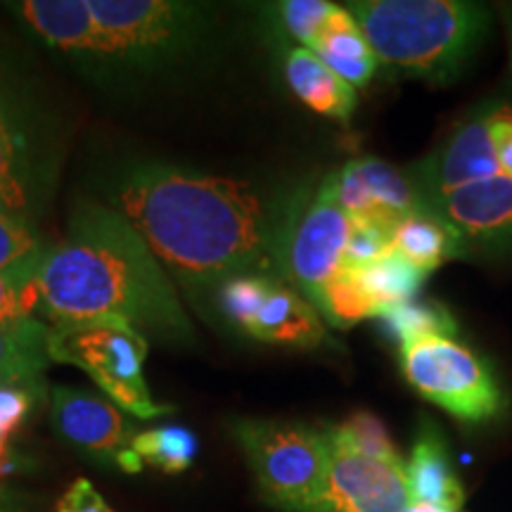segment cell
Instances as JSON below:
<instances>
[{"mask_svg": "<svg viewBox=\"0 0 512 512\" xmlns=\"http://www.w3.org/2000/svg\"><path fill=\"white\" fill-rule=\"evenodd\" d=\"M347 10L377 62L427 81H451L489 31V12L460 0H361Z\"/></svg>", "mask_w": 512, "mask_h": 512, "instance_id": "3957f363", "label": "cell"}, {"mask_svg": "<svg viewBox=\"0 0 512 512\" xmlns=\"http://www.w3.org/2000/svg\"><path fill=\"white\" fill-rule=\"evenodd\" d=\"M384 330L399 339V344L420 337H456L458 325L444 306L437 302H403L380 311Z\"/></svg>", "mask_w": 512, "mask_h": 512, "instance_id": "d4e9b609", "label": "cell"}, {"mask_svg": "<svg viewBox=\"0 0 512 512\" xmlns=\"http://www.w3.org/2000/svg\"><path fill=\"white\" fill-rule=\"evenodd\" d=\"M230 430L252 467L264 501L287 512H304L328 470V430L302 422L252 418L235 420Z\"/></svg>", "mask_w": 512, "mask_h": 512, "instance_id": "8992f818", "label": "cell"}, {"mask_svg": "<svg viewBox=\"0 0 512 512\" xmlns=\"http://www.w3.org/2000/svg\"><path fill=\"white\" fill-rule=\"evenodd\" d=\"M498 162H501L503 176H512V119L503 126L498 138Z\"/></svg>", "mask_w": 512, "mask_h": 512, "instance_id": "d6a6232c", "label": "cell"}, {"mask_svg": "<svg viewBox=\"0 0 512 512\" xmlns=\"http://www.w3.org/2000/svg\"><path fill=\"white\" fill-rule=\"evenodd\" d=\"M131 448L143 463H150L157 470L169 472V475H178V472H185L195 463L200 441L188 427L164 425L155 427V430L138 432L133 437Z\"/></svg>", "mask_w": 512, "mask_h": 512, "instance_id": "cb8c5ba5", "label": "cell"}, {"mask_svg": "<svg viewBox=\"0 0 512 512\" xmlns=\"http://www.w3.org/2000/svg\"><path fill=\"white\" fill-rule=\"evenodd\" d=\"M211 299L233 328L259 342L297 349L335 344L318 311L285 280L238 275L226 280Z\"/></svg>", "mask_w": 512, "mask_h": 512, "instance_id": "ba28073f", "label": "cell"}, {"mask_svg": "<svg viewBox=\"0 0 512 512\" xmlns=\"http://www.w3.org/2000/svg\"><path fill=\"white\" fill-rule=\"evenodd\" d=\"M354 233V221L337 200L335 176L316 183L309 202L294 223L285 254V280L311 306L323 287L342 271L344 256Z\"/></svg>", "mask_w": 512, "mask_h": 512, "instance_id": "9c48e42d", "label": "cell"}, {"mask_svg": "<svg viewBox=\"0 0 512 512\" xmlns=\"http://www.w3.org/2000/svg\"><path fill=\"white\" fill-rule=\"evenodd\" d=\"M57 512H117L88 479H76L57 501Z\"/></svg>", "mask_w": 512, "mask_h": 512, "instance_id": "1f68e13d", "label": "cell"}, {"mask_svg": "<svg viewBox=\"0 0 512 512\" xmlns=\"http://www.w3.org/2000/svg\"><path fill=\"white\" fill-rule=\"evenodd\" d=\"M401 370L415 392L453 418L477 425L503 411V389L491 368L456 337L403 342Z\"/></svg>", "mask_w": 512, "mask_h": 512, "instance_id": "52a82bcc", "label": "cell"}, {"mask_svg": "<svg viewBox=\"0 0 512 512\" xmlns=\"http://www.w3.org/2000/svg\"><path fill=\"white\" fill-rule=\"evenodd\" d=\"M100 36V62L164 67L200 43L207 12L176 0H88Z\"/></svg>", "mask_w": 512, "mask_h": 512, "instance_id": "5b68a950", "label": "cell"}, {"mask_svg": "<svg viewBox=\"0 0 512 512\" xmlns=\"http://www.w3.org/2000/svg\"><path fill=\"white\" fill-rule=\"evenodd\" d=\"M10 8L50 48L81 62H100L98 24L88 0H27Z\"/></svg>", "mask_w": 512, "mask_h": 512, "instance_id": "9a60e30c", "label": "cell"}, {"mask_svg": "<svg viewBox=\"0 0 512 512\" xmlns=\"http://www.w3.org/2000/svg\"><path fill=\"white\" fill-rule=\"evenodd\" d=\"M403 512H444V510H439V508H430V505H420V503H411L408 505L406 510Z\"/></svg>", "mask_w": 512, "mask_h": 512, "instance_id": "836d02e7", "label": "cell"}, {"mask_svg": "<svg viewBox=\"0 0 512 512\" xmlns=\"http://www.w3.org/2000/svg\"><path fill=\"white\" fill-rule=\"evenodd\" d=\"M389 247L427 275L444 266L446 261L463 256L458 235L427 209H418L396 221L389 233Z\"/></svg>", "mask_w": 512, "mask_h": 512, "instance_id": "d6986e66", "label": "cell"}, {"mask_svg": "<svg viewBox=\"0 0 512 512\" xmlns=\"http://www.w3.org/2000/svg\"><path fill=\"white\" fill-rule=\"evenodd\" d=\"M387 249H389L387 230L366 226V223H354V233H351L347 256H344V266L347 268L366 266L370 261L380 259Z\"/></svg>", "mask_w": 512, "mask_h": 512, "instance_id": "4dcf8cb0", "label": "cell"}, {"mask_svg": "<svg viewBox=\"0 0 512 512\" xmlns=\"http://www.w3.org/2000/svg\"><path fill=\"white\" fill-rule=\"evenodd\" d=\"M349 271L354 273L356 283L368 294L370 302L377 306V316L389 306L411 302V299L418 297L420 287L427 278V273L418 271L406 259H401L392 247L380 259L370 261L366 266L349 268Z\"/></svg>", "mask_w": 512, "mask_h": 512, "instance_id": "44dd1931", "label": "cell"}, {"mask_svg": "<svg viewBox=\"0 0 512 512\" xmlns=\"http://www.w3.org/2000/svg\"><path fill=\"white\" fill-rule=\"evenodd\" d=\"M31 287L36 313L50 325L119 320L162 342L195 339L171 275L110 204H76L67 233L48 247Z\"/></svg>", "mask_w": 512, "mask_h": 512, "instance_id": "7a4b0ae2", "label": "cell"}, {"mask_svg": "<svg viewBox=\"0 0 512 512\" xmlns=\"http://www.w3.org/2000/svg\"><path fill=\"white\" fill-rule=\"evenodd\" d=\"M335 8L337 5L325 3V0H287V3L278 5V12L280 19H283V27L304 48H311Z\"/></svg>", "mask_w": 512, "mask_h": 512, "instance_id": "83f0119b", "label": "cell"}, {"mask_svg": "<svg viewBox=\"0 0 512 512\" xmlns=\"http://www.w3.org/2000/svg\"><path fill=\"white\" fill-rule=\"evenodd\" d=\"M406 477L413 503L430 505L444 512H458L463 508V484L453 470L444 439L430 420L422 422L411 460L406 463Z\"/></svg>", "mask_w": 512, "mask_h": 512, "instance_id": "2e32d148", "label": "cell"}, {"mask_svg": "<svg viewBox=\"0 0 512 512\" xmlns=\"http://www.w3.org/2000/svg\"><path fill=\"white\" fill-rule=\"evenodd\" d=\"M332 176L337 200L354 223L392 233L396 221L422 209L406 171L394 169L382 159H354Z\"/></svg>", "mask_w": 512, "mask_h": 512, "instance_id": "4fadbf2b", "label": "cell"}, {"mask_svg": "<svg viewBox=\"0 0 512 512\" xmlns=\"http://www.w3.org/2000/svg\"><path fill=\"white\" fill-rule=\"evenodd\" d=\"M0 512H5V510H3V508H0Z\"/></svg>", "mask_w": 512, "mask_h": 512, "instance_id": "d590c367", "label": "cell"}, {"mask_svg": "<svg viewBox=\"0 0 512 512\" xmlns=\"http://www.w3.org/2000/svg\"><path fill=\"white\" fill-rule=\"evenodd\" d=\"M411 503L403 460L363 456L330 434L328 470L304 512H403Z\"/></svg>", "mask_w": 512, "mask_h": 512, "instance_id": "30bf717a", "label": "cell"}, {"mask_svg": "<svg viewBox=\"0 0 512 512\" xmlns=\"http://www.w3.org/2000/svg\"><path fill=\"white\" fill-rule=\"evenodd\" d=\"M313 190L309 181L273 185L140 162L114 178L112 209L143 235L171 280L214 297L238 275L285 280L287 242Z\"/></svg>", "mask_w": 512, "mask_h": 512, "instance_id": "6da1fadb", "label": "cell"}, {"mask_svg": "<svg viewBox=\"0 0 512 512\" xmlns=\"http://www.w3.org/2000/svg\"><path fill=\"white\" fill-rule=\"evenodd\" d=\"M36 394L22 387H0V479L10 470V441L22 427Z\"/></svg>", "mask_w": 512, "mask_h": 512, "instance_id": "f1b7e54d", "label": "cell"}, {"mask_svg": "<svg viewBox=\"0 0 512 512\" xmlns=\"http://www.w3.org/2000/svg\"><path fill=\"white\" fill-rule=\"evenodd\" d=\"M510 119V105L479 112L477 117L460 124L425 159L411 166L406 174L418 192L420 204L427 197L456 190L460 185L503 176L501 162H498V138Z\"/></svg>", "mask_w": 512, "mask_h": 512, "instance_id": "8fae6325", "label": "cell"}, {"mask_svg": "<svg viewBox=\"0 0 512 512\" xmlns=\"http://www.w3.org/2000/svg\"><path fill=\"white\" fill-rule=\"evenodd\" d=\"M420 207L458 235L463 256L512 261V176L460 185L427 197Z\"/></svg>", "mask_w": 512, "mask_h": 512, "instance_id": "7c38bea8", "label": "cell"}, {"mask_svg": "<svg viewBox=\"0 0 512 512\" xmlns=\"http://www.w3.org/2000/svg\"><path fill=\"white\" fill-rule=\"evenodd\" d=\"M285 79L290 83L292 93L306 107L330 119L342 121V124H347L358 105L356 88L339 79L328 64L304 46L287 53Z\"/></svg>", "mask_w": 512, "mask_h": 512, "instance_id": "e0dca14e", "label": "cell"}, {"mask_svg": "<svg viewBox=\"0 0 512 512\" xmlns=\"http://www.w3.org/2000/svg\"><path fill=\"white\" fill-rule=\"evenodd\" d=\"M48 247L29 219L0 209V273L19 285L34 283Z\"/></svg>", "mask_w": 512, "mask_h": 512, "instance_id": "603a6c76", "label": "cell"}, {"mask_svg": "<svg viewBox=\"0 0 512 512\" xmlns=\"http://www.w3.org/2000/svg\"><path fill=\"white\" fill-rule=\"evenodd\" d=\"M50 420L67 444L100 463L117 465L121 453L131 448L138 434L128 415L110 399L74 387L53 389Z\"/></svg>", "mask_w": 512, "mask_h": 512, "instance_id": "5bb4252c", "label": "cell"}, {"mask_svg": "<svg viewBox=\"0 0 512 512\" xmlns=\"http://www.w3.org/2000/svg\"><path fill=\"white\" fill-rule=\"evenodd\" d=\"M48 328L41 320L0 323V387L41 392L50 358L46 354Z\"/></svg>", "mask_w": 512, "mask_h": 512, "instance_id": "ffe728a7", "label": "cell"}, {"mask_svg": "<svg viewBox=\"0 0 512 512\" xmlns=\"http://www.w3.org/2000/svg\"><path fill=\"white\" fill-rule=\"evenodd\" d=\"M330 434L342 441V444L354 448V451L363 453V456L401 463V456L396 453L387 430H384V425L373 413H354L349 420H344L342 425L332 427Z\"/></svg>", "mask_w": 512, "mask_h": 512, "instance_id": "4316f807", "label": "cell"}, {"mask_svg": "<svg viewBox=\"0 0 512 512\" xmlns=\"http://www.w3.org/2000/svg\"><path fill=\"white\" fill-rule=\"evenodd\" d=\"M510 55H512V22H510Z\"/></svg>", "mask_w": 512, "mask_h": 512, "instance_id": "e575fe53", "label": "cell"}, {"mask_svg": "<svg viewBox=\"0 0 512 512\" xmlns=\"http://www.w3.org/2000/svg\"><path fill=\"white\" fill-rule=\"evenodd\" d=\"M309 50H313L351 88L368 86L380 67L356 19L347 8H339V5L332 10L328 24Z\"/></svg>", "mask_w": 512, "mask_h": 512, "instance_id": "ac0fdd59", "label": "cell"}, {"mask_svg": "<svg viewBox=\"0 0 512 512\" xmlns=\"http://www.w3.org/2000/svg\"><path fill=\"white\" fill-rule=\"evenodd\" d=\"M34 313V287L19 285L8 275L0 273V323H27V320H34Z\"/></svg>", "mask_w": 512, "mask_h": 512, "instance_id": "f546056e", "label": "cell"}, {"mask_svg": "<svg viewBox=\"0 0 512 512\" xmlns=\"http://www.w3.org/2000/svg\"><path fill=\"white\" fill-rule=\"evenodd\" d=\"M50 361L81 368L114 406L140 420L159 418L174 408L152 399L143 366L150 344L143 332L119 320L50 325L46 335Z\"/></svg>", "mask_w": 512, "mask_h": 512, "instance_id": "277c9868", "label": "cell"}, {"mask_svg": "<svg viewBox=\"0 0 512 512\" xmlns=\"http://www.w3.org/2000/svg\"><path fill=\"white\" fill-rule=\"evenodd\" d=\"M320 318H325L332 328H351L363 318H377V306L370 302L368 294L356 283L354 273L342 266L335 278L320 292L313 304Z\"/></svg>", "mask_w": 512, "mask_h": 512, "instance_id": "484cf974", "label": "cell"}, {"mask_svg": "<svg viewBox=\"0 0 512 512\" xmlns=\"http://www.w3.org/2000/svg\"><path fill=\"white\" fill-rule=\"evenodd\" d=\"M29 162L19 126L0 98V209L27 219Z\"/></svg>", "mask_w": 512, "mask_h": 512, "instance_id": "7402d4cb", "label": "cell"}]
</instances>
